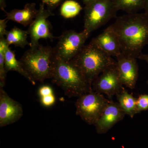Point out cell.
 <instances>
[{
    "mask_svg": "<svg viewBox=\"0 0 148 148\" xmlns=\"http://www.w3.org/2000/svg\"><path fill=\"white\" fill-rule=\"evenodd\" d=\"M109 27L117 36L121 53L125 56L137 59L148 45V15L145 13L117 17Z\"/></svg>",
    "mask_w": 148,
    "mask_h": 148,
    "instance_id": "1",
    "label": "cell"
},
{
    "mask_svg": "<svg viewBox=\"0 0 148 148\" xmlns=\"http://www.w3.org/2000/svg\"><path fill=\"white\" fill-rule=\"evenodd\" d=\"M51 79L69 97H79L92 90L91 85L73 61H64L55 54Z\"/></svg>",
    "mask_w": 148,
    "mask_h": 148,
    "instance_id": "2",
    "label": "cell"
},
{
    "mask_svg": "<svg viewBox=\"0 0 148 148\" xmlns=\"http://www.w3.org/2000/svg\"><path fill=\"white\" fill-rule=\"evenodd\" d=\"M71 61L82 72L91 86L93 81L103 71L116 64L112 56L91 41L84 45Z\"/></svg>",
    "mask_w": 148,
    "mask_h": 148,
    "instance_id": "3",
    "label": "cell"
},
{
    "mask_svg": "<svg viewBox=\"0 0 148 148\" xmlns=\"http://www.w3.org/2000/svg\"><path fill=\"white\" fill-rule=\"evenodd\" d=\"M54 56V48L40 44L27 51L19 61L33 79L42 82L52 78Z\"/></svg>",
    "mask_w": 148,
    "mask_h": 148,
    "instance_id": "4",
    "label": "cell"
},
{
    "mask_svg": "<svg viewBox=\"0 0 148 148\" xmlns=\"http://www.w3.org/2000/svg\"><path fill=\"white\" fill-rule=\"evenodd\" d=\"M114 0H94L85 5L84 29L90 34L116 16Z\"/></svg>",
    "mask_w": 148,
    "mask_h": 148,
    "instance_id": "5",
    "label": "cell"
},
{
    "mask_svg": "<svg viewBox=\"0 0 148 148\" xmlns=\"http://www.w3.org/2000/svg\"><path fill=\"white\" fill-rule=\"evenodd\" d=\"M110 101L103 94L93 90L78 97L75 103L76 114L90 125H95Z\"/></svg>",
    "mask_w": 148,
    "mask_h": 148,
    "instance_id": "6",
    "label": "cell"
},
{
    "mask_svg": "<svg viewBox=\"0 0 148 148\" xmlns=\"http://www.w3.org/2000/svg\"><path fill=\"white\" fill-rule=\"evenodd\" d=\"M89 36L84 30L81 32L71 30L64 32L58 37L54 48L56 56L64 61H71L84 47Z\"/></svg>",
    "mask_w": 148,
    "mask_h": 148,
    "instance_id": "7",
    "label": "cell"
},
{
    "mask_svg": "<svg viewBox=\"0 0 148 148\" xmlns=\"http://www.w3.org/2000/svg\"><path fill=\"white\" fill-rule=\"evenodd\" d=\"M120 78L116 64L106 69L92 82V90L100 94H105L112 100L123 88Z\"/></svg>",
    "mask_w": 148,
    "mask_h": 148,
    "instance_id": "8",
    "label": "cell"
},
{
    "mask_svg": "<svg viewBox=\"0 0 148 148\" xmlns=\"http://www.w3.org/2000/svg\"><path fill=\"white\" fill-rule=\"evenodd\" d=\"M52 14L49 9H46L44 3L40 5L36 18L29 25L27 32L31 39V48H34L39 45L40 39H49L53 40L54 38L51 32V25L48 18Z\"/></svg>",
    "mask_w": 148,
    "mask_h": 148,
    "instance_id": "9",
    "label": "cell"
},
{
    "mask_svg": "<svg viewBox=\"0 0 148 148\" xmlns=\"http://www.w3.org/2000/svg\"><path fill=\"white\" fill-rule=\"evenodd\" d=\"M23 115L21 104L11 98L3 88H0V127L13 124Z\"/></svg>",
    "mask_w": 148,
    "mask_h": 148,
    "instance_id": "10",
    "label": "cell"
},
{
    "mask_svg": "<svg viewBox=\"0 0 148 148\" xmlns=\"http://www.w3.org/2000/svg\"><path fill=\"white\" fill-rule=\"evenodd\" d=\"M116 59L117 68L122 83L130 89H134L139 76L137 59L127 57L122 53Z\"/></svg>",
    "mask_w": 148,
    "mask_h": 148,
    "instance_id": "11",
    "label": "cell"
},
{
    "mask_svg": "<svg viewBox=\"0 0 148 148\" xmlns=\"http://www.w3.org/2000/svg\"><path fill=\"white\" fill-rule=\"evenodd\" d=\"M118 102L110 100L105 110L95 125L96 132L102 134L108 132L125 116Z\"/></svg>",
    "mask_w": 148,
    "mask_h": 148,
    "instance_id": "12",
    "label": "cell"
},
{
    "mask_svg": "<svg viewBox=\"0 0 148 148\" xmlns=\"http://www.w3.org/2000/svg\"><path fill=\"white\" fill-rule=\"evenodd\" d=\"M91 41L112 57L116 58L122 53L118 38L109 27Z\"/></svg>",
    "mask_w": 148,
    "mask_h": 148,
    "instance_id": "13",
    "label": "cell"
},
{
    "mask_svg": "<svg viewBox=\"0 0 148 148\" xmlns=\"http://www.w3.org/2000/svg\"><path fill=\"white\" fill-rule=\"evenodd\" d=\"M34 3H27L23 9H14L6 13V18L8 20L15 21L27 27L32 23L38 13Z\"/></svg>",
    "mask_w": 148,
    "mask_h": 148,
    "instance_id": "14",
    "label": "cell"
},
{
    "mask_svg": "<svg viewBox=\"0 0 148 148\" xmlns=\"http://www.w3.org/2000/svg\"><path fill=\"white\" fill-rule=\"evenodd\" d=\"M5 67L6 72L15 71L23 76L30 82L32 84L35 85L36 82L24 69L20 61H18L16 58L15 52L12 50L8 46L6 49L5 53Z\"/></svg>",
    "mask_w": 148,
    "mask_h": 148,
    "instance_id": "15",
    "label": "cell"
},
{
    "mask_svg": "<svg viewBox=\"0 0 148 148\" xmlns=\"http://www.w3.org/2000/svg\"><path fill=\"white\" fill-rule=\"evenodd\" d=\"M118 103L126 115L132 118L137 113V98L125 88L116 95Z\"/></svg>",
    "mask_w": 148,
    "mask_h": 148,
    "instance_id": "16",
    "label": "cell"
},
{
    "mask_svg": "<svg viewBox=\"0 0 148 148\" xmlns=\"http://www.w3.org/2000/svg\"><path fill=\"white\" fill-rule=\"evenodd\" d=\"M27 31H25L16 27H14L10 31H8L6 34L5 40L9 46L13 45L16 47L24 48L25 46L30 47L31 43L27 41Z\"/></svg>",
    "mask_w": 148,
    "mask_h": 148,
    "instance_id": "17",
    "label": "cell"
},
{
    "mask_svg": "<svg viewBox=\"0 0 148 148\" xmlns=\"http://www.w3.org/2000/svg\"><path fill=\"white\" fill-rule=\"evenodd\" d=\"M116 7L119 10H123L127 14L137 13L144 9L145 0H114Z\"/></svg>",
    "mask_w": 148,
    "mask_h": 148,
    "instance_id": "18",
    "label": "cell"
},
{
    "mask_svg": "<svg viewBox=\"0 0 148 148\" xmlns=\"http://www.w3.org/2000/svg\"><path fill=\"white\" fill-rule=\"evenodd\" d=\"M82 10L78 3L73 0H68L61 5L60 14L64 18H71L77 15Z\"/></svg>",
    "mask_w": 148,
    "mask_h": 148,
    "instance_id": "19",
    "label": "cell"
},
{
    "mask_svg": "<svg viewBox=\"0 0 148 148\" xmlns=\"http://www.w3.org/2000/svg\"><path fill=\"white\" fill-rule=\"evenodd\" d=\"M8 46L5 38H0V88H3L5 85L6 77L7 73L5 69V53Z\"/></svg>",
    "mask_w": 148,
    "mask_h": 148,
    "instance_id": "20",
    "label": "cell"
},
{
    "mask_svg": "<svg viewBox=\"0 0 148 148\" xmlns=\"http://www.w3.org/2000/svg\"><path fill=\"white\" fill-rule=\"evenodd\" d=\"M148 110V95L141 94L137 99V113Z\"/></svg>",
    "mask_w": 148,
    "mask_h": 148,
    "instance_id": "21",
    "label": "cell"
},
{
    "mask_svg": "<svg viewBox=\"0 0 148 148\" xmlns=\"http://www.w3.org/2000/svg\"><path fill=\"white\" fill-rule=\"evenodd\" d=\"M40 98L42 104L45 107L52 106L55 102L56 98L53 94Z\"/></svg>",
    "mask_w": 148,
    "mask_h": 148,
    "instance_id": "22",
    "label": "cell"
},
{
    "mask_svg": "<svg viewBox=\"0 0 148 148\" xmlns=\"http://www.w3.org/2000/svg\"><path fill=\"white\" fill-rule=\"evenodd\" d=\"M53 94V90L50 86L44 85L41 86L38 90V94L40 97H44Z\"/></svg>",
    "mask_w": 148,
    "mask_h": 148,
    "instance_id": "23",
    "label": "cell"
},
{
    "mask_svg": "<svg viewBox=\"0 0 148 148\" xmlns=\"http://www.w3.org/2000/svg\"><path fill=\"white\" fill-rule=\"evenodd\" d=\"M8 20L6 18L0 20V38H5L7 31L6 30L7 27V23Z\"/></svg>",
    "mask_w": 148,
    "mask_h": 148,
    "instance_id": "24",
    "label": "cell"
},
{
    "mask_svg": "<svg viewBox=\"0 0 148 148\" xmlns=\"http://www.w3.org/2000/svg\"><path fill=\"white\" fill-rule=\"evenodd\" d=\"M63 0H49L47 5L50 8L56 7Z\"/></svg>",
    "mask_w": 148,
    "mask_h": 148,
    "instance_id": "25",
    "label": "cell"
},
{
    "mask_svg": "<svg viewBox=\"0 0 148 148\" xmlns=\"http://www.w3.org/2000/svg\"><path fill=\"white\" fill-rule=\"evenodd\" d=\"M138 58L140 60H144L146 61L148 64V54H144L142 53L139 56Z\"/></svg>",
    "mask_w": 148,
    "mask_h": 148,
    "instance_id": "26",
    "label": "cell"
},
{
    "mask_svg": "<svg viewBox=\"0 0 148 148\" xmlns=\"http://www.w3.org/2000/svg\"><path fill=\"white\" fill-rule=\"evenodd\" d=\"M6 6V4L5 0H0V7L1 10L6 12L5 10V8Z\"/></svg>",
    "mask_w": 148,
    "mask_h": 148,
    "instance_id": "27",
    "label": "cell"
},
{
    "mask_svg": "<svg viewBox=\"0 0 148 148\" xmlns=\"http://www.w3.org/2000/svg\"><path fill=\"white\" fill-rule=\"evenodd\" d=\"M144 9L145 11V13L148 15V0H145V3Z\"/></svg>",
    "mask_w": 148,
    "mask_h": 148,
    "instance_id": "28",
    "label": "cell"
},
{
    "mask_svg": "<svg viewBox=\"0 0 148 148\" xmlns=\"http://www.w3.org/2000/svg\"><path fill=\"white\" fill-rule=\"evenodd\" d=\"M82 1L85 5H86L88 4V3L92 2V1H94V0H82Z\"/></svg>",
    "mask_w": 148,
    "mask_h": 148,
    "instance_id": "29",
    "label": "cell"
},
{
    "mask_svg": "<svg viewBox=\"0 0 148 148\" xmlns=\"http://www.w3.org/2000/svg\"><path fill=\"white\" fill-rule=\"evenodd\" d=\"M42 1L43 3H46L47 4L49 0H42Z\"/></svg>",
    "mask_w": 148,
    "mask_h": 148,
    "instance_id": "30",
    "label": "cell"
},
{
    "mask_svg": "<svg viewBox=\"0 0 148 148\" xmlns=\"http://www.w3.org/2000/svg\"><path fill=\"white\" fill-rule=\"evenodd\" d=\"M147 84H148V81H147Z\"/></svg>",
    "mask_w": 148,
    "mask_h": 148,
    "instance_id": "31",
    "label": "cell"
}]
</instances>
